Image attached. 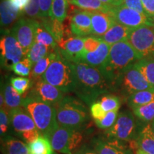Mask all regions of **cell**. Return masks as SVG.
I'll return each instance as SVG.
<instances>
[{"label": "cell", "instance_id": "74e56055", "mask_svg": "<svg viewBox=\"0 0 154 154\" xmlns=\"http://www.w3.org/2000/svg\"><path fill=\"white\" fill-rule=\"evenodd\" d=\"M118 111H111L107 112L106 116L101 120H96L97 126L100 128H109L115 124L118 117Z\"/></svg>", "mask_w": 154, "mask_h": 154}, {"label": "cell", "instance_id": "3957f363", "mask_svg": "<svg viewBox=\"0 0 154 154\" xmlns=\"http://www.w3.org/2000/svg\"><path fill=\"white\" fill-rule=\"evenodd\" d=\"M42 78L63 93H70L76 89V73L74 63L65 59L59 50L57 58Z\"/></svg>", "mask_w": 154, "mask_h": 154}, {"label": "cell", "instance_id": "f5cc1de1", "mask_svg": "<svg viewBox=\"0 0 154 154\" xmlns=\"http://www.w3.org/2000/svg\"><path fill=\"white\" fill-rule=\"evenodd\" d=\"M151 127H152V130H153V133H154V119H153V122H152Z\"/></svg>", "mask_w": 154, "mask_h": 154}, {"label": "cell", "instance_id": "db71d44e", "mask_svg": "<svg viewBox=\"0 0 154 154\" xmlns=\"http://www.w3.org/2000/svg\"><path fill=\"white\" fill-rule=\"evenodd\" d=\"M54 154H58L57 153H54Z\"/></svg>", "mask_w": 154, "mask_h": 154}, {"label": "cell", "instance_id": "6da1fadb", "mask_svg": "<svg viewBox=\"0 0 154 154\" xmlns=\"http://www.w3.org/2000/svg\"><path fill=\"white\" fill-rule=\"evenodd\" d=\"M76 73L74 92L82 101L92 105L99 96L112 91L111 87L99 67L78 61L74 63Z\"/></svg>", "mask_w": 154, "mask_h": 154}, {"label": "cell", "instance_id": "d6a6232c", "mask_svg": "<svg viewBox=\"0 0 154 154\" xmlns=\"http://www.w3.org/2000/svg\"><path fill=\"white\" fill-rule=\"evenodd\" d=\"M68 7V0H52L50 17L63 22L67 17Z\"/></svg>", "mask_w": 154, "mask_h": 154}, {"label": "cell", "instance_id": "1f68e13d", "mask_svg": "<svg viewBox=\"0 0 154 154\" xmlns=\"http://www.w3.org/2000/svg\"><path fill=\"white\" fill-rule=\"evenodd\" d=\"M54 50L56 49L50 47H48V46L44 45L43 44L34 42L32 47H31L30 50L29 51L26 57L29 59L34 66L37 61H39L40 59H43L44 57H45L46 56L49 54L50 52H51Z\"/></svg>", "mask_w": 154, "mask_h": 154}, {"label": "cell", "instance_id": "60d3db41", "mask_svg": "<svg viewBox=\"0 0 154 154\" xmlns=\"http://www.w3.org/2000/svg\"><path fill=\"white\" fill-rule=\"evenodd\" d=\"M91 113L94 120H101L106 115L107 112L102 108L99 102H94L91 106Z\"/></svg>", "mask_w": 154, "mask_h": 154}, {"label": "cell", "instance_id": "8992f818", "mask_svg": "<svg viewBox=\"0 0 154 154\" xmlns=\"http://www.w3.org/2000/svg\"><path fill=\"white\" fill-rule=\"evenodd\" d=\"M152 88H153L135 63L121 72L112 86V91L120 92L127 97L137 91Z\"/></svg>", "mask_w": 154, "mask_h": 154}, {"label": "cell", "instance_id": "7dc6e473", "mask_svg": "<svg viewBox=\"0 0 154 154\" xmlns=\"http://www.w3.org/2000/svg\"><path fill=\"white\" fill-rule=\"evenodd\" d=\"M8 1L14 8L22 12L26 6L29 5L30 0H8Z\"/></svg>", "mask_w": 154, "mask_h": 154}, {"label": "cell", "instance_id": "52a82bcc", "mask_svg": "<svg viewBox=\"0 0 154 154\" xmlns=\"http://www.w3.org/2000/svg\"><path fill=\"white\" fill-rule=\"evenodd\" d=\"M139 122L134 114L128 111L119 113L115 124L106 132L108 138H112L125 142L136 141L140 131Z\"/></svg>", "mask_w": 154, "mask_h": 154}, {"label": "cell", "instance_id": "f6af8a7d", "mask_svg": "<svg viewBox=\"0 0 154 154\" xmlns=\"http://www.w3.org/2000/svg\"><path fill=\"white\" fill-rule=\"evenodd\" d=\"M123 4L131 9H133L134 10L138 11V12L141 13V14H145L141 0H124Z\"/></svg>", "mask_w": 154, "mask_h": 154}, {"label": "cell", "instance_id": "f546056e", "mask_svg": "<svg viewBox=\"0 0 154 154\" xmlns=\"http://www.w3.org/2000/svg\"><path fill=\"white\" fill-rule=\"evenodd\" d=\"M135 65L154 88V57H146L136 61Z\"/></svg>", "mask_w": 154, "mask_h": 154}, {"label": "cell", "instance_id": "816d5d0a", "mask_svg": "<svg viewBox=\"0 0 154 154\" xmlns=\"http://www.w3.org/2000/svg\"><path fill=\"white\" fill-rule=\"evenodd\" d=\"M116 1L117 4H118V5H121V4H123V2H124V0H116Z\"/></svg>", "mask_w": 154, "mask_h": 154}, {"label": "cell", "instance_id": "e575fe53", "mask_svg": "<svg viewBox=\"0 0 154 154\" xmlns=\"http://www.w3.org/2000/svg\"><path fill=\"white\" fill-rule=\"evenodd\" d=\"M99 103L106 112L111 111H119L121 106V100L114 95H106L101 98Z\"/></svg>", "mask_w": 154, "mask_h": 154}, {"label": "cell", "instance_id": "ba28073f", "mask_svg": "<svg viewBox=\"0 0 154 154\" xmlns=\"http://www.w3.org/2000/svg\"><path fill=\"white\" fill-rule=\"evenodd\" d=\"M53 150L61 153L73 154L83 140L82 133L76 128L59 125L47 137Z\"/></svg>", "mask_w": 154, "mask_h": 154}, {"label": "cell", "instance_id": "5b68a950", "mask_svg": "<svg viewBox=\"0 0 154 154\" xmlns=\"http://www.w3.org/2000/svg\"><path fill=\"white\" fill-rule=\"evenodd\" d=\"M55 107L57 122L60 126L78 129L88 119L86 107L73 97H63Z\"/></svg>", "mask_w": 154, "mask_h": 154}, {"label": "cell", "instance_id": "603a6c76", "mask_svg": "<svg viewBox=\"0 0 154 154\" xmlns=\"http://www.w3.org/2000/svg\"><path fill=\"white\" fill-rule=\"evenodd\" d=\"M40 21L53 36L57 44L60 43L64 38L65 34V29L63 25V22L57 19H51V17L42 19H40Z\"/></svg>", "mask_w": 154, "mask_h": 154}, {"label": "cell", "instance_id": "2e32d148", "mask_svg": "<svg viewBox=\"0 0 154 154\" xmlns=\"http://www.w3.org/2000/svg\"><path fill=\"white\" fill-rule=\"evenodd\" d=\"M9 117L11 126L18 134H24L37 128L35 123L29 113L25 109L16 108L9 111Z\"/></svg>", "mask_w": 154, "mask_h": 154}, {"label": "cell", "instance_id": "11a10c76", "mask_svg": "<svg viewBox=\"0 0 154 154\" xmlns=\"http://www.w3.org/2000/svg\"><path fill=\"white\" fill-rule=\"evenodd\" d=\"M153 23H154V19H153Z\"/></svg>", "mask_w": 154, "mask_h": 154}, {"label": "cell", "instance_id": "4fadbf2b", "mask_svg": "<svg viewBox=\"0 0 154 154\" xmlns=\"http://www.w3.org/2000/svg\"><path fill=\"white\" fill-rule=\"evenodd\" d=\"M31 96L51 105H57L63 98V92L56 86L44 81L42 78L38 79L32 86Z\"/></svg>", "mask_w": 154, "mask_h": 154}, {"label": "cell", "instance_id": "7a4b0ae2", "mask_svg": "<svg viewBox=\"0 0 154 154\" xmlns=\"http://www.w3.org/2000/svg\"><path fill=\"white\" fill-rule=\"evenodd\" d=\"M140 59L128 42H119L111 46L106 60L99 68L112 90L113 83L119 74Z\"/></svg>", "mask_w": 154, "mask_h": 154}, {"label": "cell", "instance_id": "9c48e42d", "mask_svg": "<svg viewBox=\"0 0 154 154\" xmlns=\"http://www.w3.org/2000/svg\"><path fill=\"white\" fill-rule=\"evenodd\" d=\"M126 41L141 59L154 57V24H144L133 29Z\"/></svg>", "mask_w": 154, "mask_h": 154}, {"label": "cell", "instance_id": "ffe728a7", "mask_svg": "<svg viewBox=\"0 0 154 154\" xmlns=\"http://www.w3.org/2000/svg\"><path fill=\"white\" fill-rule=\"evenodd\" d=\"M132 29V28L116 23L109 29L106 33L103 36H98V37L101 41L112 46L113 44L118 43L119 42L126 41Z\"/></svg>", "mask_w": 154, "mask_h": 154}, {"label": "cell", "instance_id": "e0dca14e", "mask_svg": "<svg viewBox=\"0 0 154 154\" xmlns=\"http://www.w3.org/2000/svg\"><path fill=\"white\" fill-rule=\"evenodd\" d=\"M58 46L61 54L67 60L74 63L78 55L84 50V37L70 36L63 38L60 43L58 44Z\"/></svg>", "mask_w": 154, "mask_h": 154}, {"label": "cell", "instance_id": "836d02e7", "mask_svg": "<svg viewBox=\"0 0 154 154\" xmlns=\"http://www.w3.org/2000/svg\"><path fill=\"white\" fill-rule=\"evenodd\" d=\"M135 116L144 123H149L154 119V101L147 104L134 108Z\"/></svg>", "mask_w": 154, "mask_h": 154}, {"label": "cell", "instance_id": "7bdbcfd3", "mask_svg": "<svg viewBox=\"0 0 154 154\" xmlns=\"http://www.w3.org/2000/svg\"><path fill=\"white\" fill-rule=\"evenodd\" d=\"M9 112L5 108L1 109L0 111V129H1V136L5 134L8 129L9 123Z\"/></svg>", "mask_w": 154, "mask_h": 154}, {"label": "cell", "instance_id": "c3c4849f", "mask_svg": "<svg viewBox=\"0 0 154 154\" xmlns=\"http://www.w3.org/2000/svg\"><path fill=\"white\" fill-rule=\"evenodd\" d=\"M73 154H98L94 149H91L87 146H83L76 151Z\"/></svg>", "mask_w": 154, "mask_h": 154}, {"label": "cell", "instance_id": "7402d4cb", "mask_svg": "<svg viewBox=\"0 0 154 154\" xmlns=\"http://www.w3.org/2000/svg\"><path fill=\"white\" fill-rule=\"evenodd\" d=\"M2 145L4 154H30L29 146L17 138H5Z\"/></svg>", "mask_w": 154, "mask_h": 154}, {"label": "cell", "instance_id": "9f6ffc18", "mask_svg": "<svg viewBox=\"0 0 154 154\" xmlns=\"http://www.w3.org/2000/svg\"><path fill=\"white\" fill-rule=\"evenodd\" d=\"M68 1H70V0H68Z\"/></svg>", "mask_w": 154, "mask_h": 154}, {"label": "cell", "instance_id": "4dcf8cb0", "mask_svg": "<svg viewBox=\"0 0 154 154\" xmlns=\"http://www.w3.org/2000/svg\"><path fill=\"white\" fill-rule=\"evenodd\" d=\"M28 146L30 154H54L50 140L44 135H41L37 139Z\"/></svg>", "mask_w": 154, "mask_h": 154}, {"label": "cell", "instance_id": "30bf717a", "mask_svg": "<svg viewBox=\"0 0 154 154\" xmlns=\"http://www.w3.org/2000/svg\"><path fill=\"white\" fill-rule=\"evenodd\" d=\"M0 49L2 66L9 70H11L14 64L26 57L20 44L9 30L2 37Z\"/></svg>", "mask_w": 154, "mask_h": 154}, {"label": "cell", "instance_id": "9a60e30c", "mask_svg": "<svg viewBox=\"0 0 154 154\" xmlns=\"http://www.w3.org/2000/svg\"><path fill=\"white\" fill-rule=\"evenodd\" d=\"M92 11H77L72 15L70 20L71 32L76 36L92 35Z\"/></svg>", "mask_w": 154, "mask_h": 154}, {"label": "cell", "instance_id": "d6986e66", "mask_svg": "<svg viewBox=\"0 0 154 154\" xmlns=\"http://www.w3.org/2000/svg\"><path fill=\"white\" fill-rule=\"evenodd\" d=\"M116 24L110 12L94 11L91 15L92 35L101 36L106 33L111 26Z\"/></svg>", "mask_w": 154, "mask_h": 154}, {"label": "cell", "instance_id": "484cf974", "mask_svg": "<svg viewBox=\"0 0 154 154\" xmlns=\"http://www.w3.org/2000/svg\"><path fill=\"white\" fill-rule=\"evenodd\" d=\"M58 54H59V47L57 49L54 50L43 59L37 61L34 65L32 72H31V76H32V78L37 79L42 78L43 74L49 68L51 63L57 58Z\"/></svg>", "mask_w": 154, "mask_h": 154}, {"label": "cell", "instance_id": "ee69618b", "mask_svg": "<svg viewBox=\"0 0 154 154\" xmlns=\"http://www.w3.org/2000/svg\"><path fill=\"white\" fill-rule=\"evenodd\" d=\"M141 2L146 16L149 17L150 19H151L152 22L153 23L154 0H141Z\"/></svg>", "mask_w": 154, "mask_h": 154}, {"label": "cell", "instance_id": "7c38bea8", "mask_svg": "<svg viewBox=\"0 0 154 154\" xmlns=\"http://www.w3.org/2000/svg\"><path fill=\"white\" fill-rule=\"evenodd\" d=\"M116 23L134 29L144 24H153L145 14L126 7L124 4L115 6L110 11Z\"/></svg>", "mask_w": 154, "mask_h": 154}, {"label": "cell", "instance_id": "f35d334b", "mask_svg": "<svg viewBox=\"0 0 154 154\" xmlns=\"http://www.w3.org/2000/svg\"><path fill=\"white\" fill-rule=\"evenodd\" d=\"M24 11L29 18L33 19H40V7L38 0H30L29 5L24 9Z\"/></svg>", "mask_w": 154, "mask_h": 154}, {"label": "cell", "instance_id": "44dd1931", "mask_svg": "<svg viewBox=\"0 0 154 154\" xmlns=\"http://www.w3.org/2000/svg\"><path fill=\"white\" fill-rule=\"evenodd\" d=\"M138 149L147 154H154V133L151 125L146 124L136 140Z\"/></svg>", "mask_w": 154, "mask_h": 154}, {"label": "cell", "instance_id": "681fc988", "mask_svg": "<svg viewBox=\"0 0 154 154\" xmlns=\"http://www.w3.org/2000/svg\"><path fill=\"white\" fill-rule=\"evenodd\" d=\"M99 1H101L102 3L105 4L106 5L109 6L111 7H113L115 6L118 5V4H117L116 0H99Z\"/></svg>", "mask_w": 154, "mask_h": 154}, {"label": "cell", "instance_id": "ac0fdd59", "mask_svg": "<svg viewBox=\"0 0 154 154\" xmlns=\"http://www.w3.org/2000/svg\"><path fill=\"white\" fill-rule=\"evenodd\" d=\"M111 47V45L102 41L99 47L96 51H91V52H86L83 50L82 52L78 55L76 61H83L96 67L101 66L106 60Z\"/></svg>", "mask_w": 154, "mask_h": 154}, {"label": "cell", "instance_id": "8d00e7d4", "mask_svg": "<svg viewBox=\"0 0 154 154\" xmlns=\"http://www.w3.org/2000/svg\"><path fill=\"white\" fill-rule=\"evenodd\" d=\"M10 84L20 95H22L31 87L30 79L22 77H12L10 79Z\"/></svg>", "mask_w": 154, "mask_h": 154}, {"label": "cell", "instance_id": "277c9868", "mask_svg": "<svg viewBox=\"0 0 154 154\" xmlns=\"http://www.w3.org/2000/svg\"><path fill=\"white\" fill-rule=\"evenodd\" d=\"M22 106L32 117L42 135L48 137L59 126L55 106L49 104L31 96H24Z\"/></svg>", "mask_w": 154, "mask_h": 154}, {"label": "cell", "instance_id": "8fae6325", "mask_svg": "<svg viewBox=\"0 0 154 154\" xmlns=\"http://www.w3.org/2000/svg\"><path fill=\"white\" fill-rule=\"evenodd\" d=\"M37 19L20 18L14 23L10 30L17 38L26 57L31 47L35 42V29Z\"/></svg>", "mask_w": 154, "mask_h": 154}, {"label": "cell", "instance_id": "5bb4252c", "mask_svg": "<svg viewBox=\"0 0 154 154\" xmlns=\"http://www.w3.org/2000/svg\"><path fill=\"white\" fill-rule=\"evenodd\" d=\"M124 142L112 138H97L94 140V149L98 154H133L131 147Z\"/></svg>", "mask_w": 154, "mask_h": 154}, {"label": "cell", "instance_id": "d4e9b609", "mask_svg": "<svg viewBox=\"0 0 154 154\" xmlns=\"http://www.w3.org/2000/svg\"><path fill=\"white\" fill-rule=\"evenodd\" d=\"M69 3L88 11L110 12L112 7L106 5L99 0H70Z\"/></svg>", "mask_w": 154, "mask_h": 154}, {"label": "cell", "instance_id": "4316f807", "mask_svg": "<svg viewBox=\"0 0 154 154\" xmlns=\"http://www.w3.org/2000/svg\"><path fill=\"white\" fill-rule=\"evenodd\" d=\"M154 101V88L134 93L128 97V104L132 109Z\"/></svg>", "mask_w": 154, "mask_h": 154}, {"label": "cell", "instance_id": "b9f144b4", "mask_svg": "<svg viewBox=\"0 0 154 154\" xmlns=\"http://www.w3.org/2000/svg\"><path fill=\"white\" fill-rule=\"evenodd\" d=\"M40 7V14L41 19L50 17V11H51L52 0H38Z\"/></svg>", "mask_w": 154, "mask_h": 154}, {"label": "cell", "instance_id": "f907efd6", "mask_svg": "<svg viewBox=\"0 0 154 154\" xmlns=\"http://www.w3.org/2000/svg\"><path fill=\"white\" fill-rule=\"evenodd\" d=\"M136 154H147V153H145V152L142 151V150L138 149V151H137V152H136Z\"/></svg>", "mask_w": 154, "mask_h": 154}, {"label": "cell", "instance_id": "cb8c5ba5", "mask_svg": "<svg viewBox=\"0 0 154 154\" xmlns=\"http://www.w3.org/2000/svg\"><path fill=\"white\" fill-rule=\"evenodd\" d=\"M22 14V11L14 8L8 0L1 2V25L7 26L12 24Z\"/></svg>", "mask_w": 154, "mask_h": 154}, {"label": "cell", "instance_id": "f1b7e54d", "mask_svg": "<svg viewBox=\"0 0 154 154\" xmlns=\"http://www.w3.org/2000/svg\"><path fill=\"white\" fill-rule=\"evenodd\" d=\"M4 96L5 100V107L9 109L10 110L13 109H16L20 106H22L23 98L21 97V95L17 92L11 84H7L4 88Z\"/></svg>", "mask_w": 154, "mask_h": 154}, {"label": "cell", "instance_id": "ab89813d", "mask_svg": "<svg viewBox=\"0 0 154 154\" xmlns=\"http://www.w3.org/2000/svg\"><path fill=\"white\" fill-rule=\"evenodd\" d=\"M101 40L98 36H87L84 37V51L86 52H91L96 51L99 47Z\"/></svg>", "mask_w": 154, "mask_h": 154}, {"label": "cell", "instance_id": "bcb514c9", "mask_svg": "<svg viewBox=\"0 0 154 154\" xmlns=\"http://www.w3.org/2000/svg\"><path fill=\"white\" fill-rule=\"evenodd\" d=\"M23 138H24L26 143L29 144L32 142H34V140H36L37 138L39 137L41 135H40V131L38 128L36 129L29 131L25 132L24 134H22Z\"/></svg>", "mask_w": 154, "mask_h": 154}, {"label": "cell", "instance_id": "83f0119b", "mask_svg": "<svg viewBox=\"0 0 154 154\" xmlns=\"http://www.w3.org/2000/svg\"><path fill=\"white\" fill-rule=\"evenodd\" d=\"M35 42L43 44L53 49H57L59 47L57 42L55 41L53 36L46 29L41 21L36 22L35 29Z\"/></svg>", "mask_w": 154, "mask_h": 154}, {"label": "cell", "instance_id": "d590c367", "mask_svg": "<svg viewBox=\"0 0 154 154\" xmlns=\"http://www.w3.org/2000/svg\"><path fill=\"white\" fill-rule=\"evenodd\" d=\"M33 66L31 61L26 57L22 61L14 64L11 68V70L14 72V74L19 76H27L31 74Z\"/></svg>", "mask_w": 154, "mask_h": 154}]
</instances>
